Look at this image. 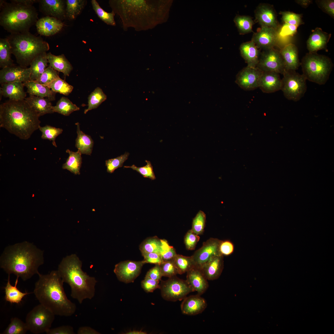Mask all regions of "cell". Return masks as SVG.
Returning <instances> with one entry per match:
<instances>
[{"label":"cell","mask_w":334,"mask_h":334,"mask_svg":"<svg viewBox=\"0 0 334 334\" xmlns=\"http://www.w3.org/2000/svg\"><path fill=\"white\" fill-rule=\"evenodd\" d=\"M112 11L120 16L123 28L137 31L153 29L165 21L171 1L155 0H112Z\"/></svg>","instance_id":"6da1fadb"},{"label":"cell","mask_w":334,"mask_h":334,"mask_svg":"<svg viewBox=\"0 0 334 334\" xmlns=\"http://www.w3.org/2000/svg\"><path fill=\"white\" fill-rule=\"evenodd\" d=\"M43 251L24 241L7 246L1 255L0 266L8 275L14 274L24 281L38 274L44 263Z\"/></svg>","instance_id":"7a4b0ae2"},{"label":"cell","mask_w":334,"mask_h":334,"mask_svg":"<svg viewBox=\"0 0 334 334\" xmlns=\"http://www.w3.org/2000/svg\"><path fill=\"white\" fill-rule=\"evenodd\" d=\"M33 291L40 303L55 315L72 316L75 312V304L67 298L58 271L53 270L43 275L39 272Z\"/></svg>","instance_id":"3957f363"},{"label":"cell","mask_w":334,"mask_h":334,"mask_svg":"<svg viewBox=\"0 0 334 334\" xmlns=\"http://www.w3.org/2000/svg\"><path fill=\"white\" fill-rule=\"evenodd\" d=\"M38 114L24 99L11 100L0 105V127L24 140L41 126Z\"/></svg>","instance_id":"277c9868"},{"label":"cell","mask_w":334,"mask_h":334,"mask_svg":"<svg viewBox=\"0 0 334 334\" xmlns=\"http://www.w3.org/2000/svg\"><path fill=\"white\" fill-rule=\"evenodd\" d=\"M82 267L81 261L76 255L72 254L62 259L58 270L64 283L71 288V297L80 304L85 299L93 298L97 282L94 277L83 271Z\"/></svg>","instance_id":"5b68a950"},{"label":"cell","mask_w":334,"mask_h":334,"mask_svg":"<svg viewBox=\"0 0 334 334\" xmlns=\"http://www.w3.org/2000/svg\"><path fill=\"white\" fill-rule=\"evenodd\" d=\"M0 24L11 34L29 31L38 20L33 6H24L0 1Z\"/></svg>","instance_id":"8992f818"},{"label":"cell","mask_w":334,"mask_h":334,"mask_svg":"<svg viewBox=\"0 0 334 334\" xmlns=\"http://www.w3.org/2000/svg\"><path fill=\"white\" fill-rule=\"evenodd\" d=\"M6 38L17 63L24 68H27L35 58L49 48L47 42L29 31L11 34Z\"/></svg>","instance_id":"52a82bcc"},{"label":"cell","mask_w":334,"mask_h":334,"mask_svg":"<svg viewBox=\"0 0 334 334\" xmlns=\"http://www.w3.org/2000/svg\"><path fill=\"white\" fill-rule=\"evenodd\" d=\"M300 65L306 80L319 85L326 84L333 67L330 58L317 53H307L302 58Z\"/></svg>","instance_id":"ba28073f"},{"label":"cell","mask_w":334,"mask_h":334,"mask_svg":"<svg viewBox=\"0 0 334 334\" xmlns=\"http://www.w3.org/2000/svg\"><path fill=\"white\" fill-rule=\"evenodd\" d=\"M281 79V89L288 100L297 101H299L306 92V79L303 75L296 71L285 69Z\"/></svg>","instance_id":"9c48e42d"},{"label":"cell","mask_w":334,"mask_h":334,"mask_svg":"<svg viewBox=\"0 0 334 334\" xmlns=\"http://www.w3.org/2000/svg\"><path fill=\"white\" fill-rule=\"evenodd\" d=\"M55 315L41 304L35 306L27 315L25 323L32 333L46 332L50 328Z\"/></svg>","instance_id":"30bf717a"},{"label":"cell","mask_w":334,"mask_h":334,"mask_svg":"<svg viewBox=\"0 0 334 334\" xmlns=\"http://www.w3.org/2000/svg\"><path fill=\"white\" fill-rule=\"evenodd\" d=\"M159 288L164 299L173 302L183 300L190 293L193 292L186 280L176 276L166 280H162Z\"/></svg>","instance_id":"8fae6325"},{"label":"cell","mask_w":334,"mask_h":334,"mask_svg":"<svg viewBox=\"0 0 334 334\" xmlns=\"http://www.w3.org/2000/svg\"><path fill=\"white\" fill-rule=\"evenodd\" d=\"M263 72L271 71L283 74L284 62L279 50L272 48L260 52L257 66Z\"/></svg>","instance_id":"7c38bea8"},{"label":"cell","mask_w":334,"mask_h":334,"mask_svg":"<svg viewBox=\"0 0 334 334\" xmlns=\"http://www.w3.org/2000/svg\"><path fill=\"white\" fill-rule=\"evenodd\" d=\"M146 263L144 260L121 261L115 265L114 272L119 281L125 283L133 282L139 275L143 266Z\"/></svg>","instance_id":"4fadbf2b"},{"label":"cell","mask_w":334,"mask_h":334,"mask_svg":"<svg viewBox=\"0 0 334 334\" xmlns=\"http://www.w3.org/2000/svg\"><path fill=\"white\" fill-rule=\"evenodd\" d=\"M221 241L216 238H211L203 243L202 246L191 256L195 267L200 269L212 257L221 255L219 250Z\"/></svg>","instance_id":"5bb4252c"},{"label":"cell","mask_w":334,"mask_h":334,"mask_svg":"<svg viewBox=\"0 0 334 334\" xmlns=\"http://www.w3.org/2000/svg\"><path fill=\"white\" fill-rule=\"evenodd\" d=\"M263 73V71L257 67L247 66L237 74L235 82L244 90H254L259 88Z\"/></svg>","instance_id":"9a60e30c"},{"label":"cell","mask_w":334,"mask_h":334,"mask_svg":"<svg viewBox=\"0 0 334 334\" xmlns=\"http://www.w3.org/2000/svg\"><path fill=\"white\" fill-rule=\"evenodd\" d=\"M277 31L272 28L261 27L254 34L251 41L258 49L265 50L274 48L278 39Z\"/></svg>","instance_id":"2e32d148"},{"label":"cell","mask_w":334,"mask_h":334,"mask_svg":"<svg viewBox=\"0 0 334 334\" xmlns=\"http://www.w3.org/2000/svg\"><path fill=\"white\" fill-rule=\"evenodd\" d=\"M30 69L15 65L1 69L0 71L1 85L16 82L23 83L30 81Z\"/></svg>","instance_id":"e0dca14e"},{"label":"cell","mask_w":334,"mask_h":334,"mask_svg":"<svg viewBox=\"0 0 334 334\" xmlns=\"http://www.w3.org/2000/svg\"><path fill=\"white\" fill-rule=\"evenodd\" d=\"M255 13L256 21L261 27L271 28L278 30L280 25L276 13L272 6L260 4L257 7Z\"/></svg>","instance_id":"ac0fdd59"},{"label":"cell","mask_w":334,"mask_h":334,"mask_svg":"<svg viewBox=\"0 0 334 334\" xmlns=\"http://www.w3.org/2000/svg\"><path fill=\"white\" fill-rule=\"evenodd\" d=\"M200 295H191L183 299L181 305L182 313L185 315H194L203 312L207 306L206 300Z\"/></svg>","instance_id":"d6986e66"},{"label":"cell","mask_w":334,"mask_h":334,"mask_svg":"<svg viewBox=\"0 0 334 334\" xmlns=\"http://www.w3.org/2000/svg\"><path fill=\"white\" fill-rule=\"evenodd\" d=\"M37 31L40 35L50 36L60 32L63 26L61 21L56 18L46 16L39 19L36 24Z\"/></svg>","instance_id":"ffe728a7"},{"label":"cell","mask_w":334,"mask_h":334,"mask_svg":"<svg viewBox=\"0 0 334 334\" xmlns=\"http://www.w3.org/2000/svg\"><path fill=\"white\" fill-rule=\"evenodd\" d=\"M331 34L316 28L312 31L306 42L309 53H317L319 50L325 49L331 38Z\"/></svg>","instance_id":"44dd1931"},{"label":"cell","mask_w":334,"mask_h":334,"mask_svg":"<svg viewBox=\"0 0 334 334\" xmlns=\"http://www.w3.org/2000/svg\"><path fill=\"white\" fill-rule=\"evenodd\" d=\"M41 11L46 16L54 17L59 19H63L66 16L65 3L62 0H40Z\"/></svg>","instance_id":"7402d4cb"},{"label":"cell","mask_w":334,"mask_h":334,"mask_svg":"<svg viewBox=\"0 0 334 334\" xmlns=\"http://www.w3.org/2000/svg\"><path fill=\"white\" fill-rule=\"evenodd\" d=\"M186 281L192 289L196 291L197 294L201 295L207 289L208 284L200 269L194 267L187 272Z\"/></svg>","instance_id":"603a6c76"},{"label":"cell","mask_w":334,"mask_h":334,"mask_svg":"<svg viewBox=\"0 0 334 334\" xmlns=\"http://www.w3.org/2000/svg\"><path fill=\"white\" fill-rule=\"evenodd\" d=\"M223 268V256L218 255L211 258L200 269L207 280H212L219 278Z\"/></svg>","instance_id":"cb8c5ba5"},{"label":"cell","mask_w":334,"mask_h":334,"mask_svg":"<svg viewBox=\"0 0 334 334\" xmlns=\"http://www.w3.org/2000/svg\"><path fill=\"white\" fill-rule=\"evenodd\" d=\"M280 74L274 72H263L259 88L264 93H272L281 89Z\"/></svg>","instance_id":"d4e9b609"},{"label":"cell","mask_w":334,"mask_h":334,"mask_svg":"<svg viewBox=\"0 0 334 334\" xmlns=\"http://www.w3.org/2000/svg\"><path fill=\"white\" fill-rule=\"evenodd\" d=\"M279 52L283 59L285 69L296 71L300 65L298 49L294 44L290 43L281 49Z\"/></svg>","instance_id":"484cf974"},{"label":"cell","mask_w":334,"mask_h":334,"mask_svg":"<svg viewBox=\"0 0 334 334\" xmlns=\"http://www.w3.org/2000/svg\"><path fill=\"white\" fill-rule=\"evenodd\" d=\"M24 86L23 83L20 82L2 84L0 87V95L14 101L24 100L26 93L24 91Z\"/></svg>","instance_id":"4316f807"},{"label":"cell","mask_w":334,"mask_h":334,"mask_svg":"<svg viewBox=\"0 0 334 334\" xmlns=\"http://www.w3.org/2000/svg\"><path fill=\"white\" fill-rule=\"evenodd\" d=\"M239 49L241 55L247 63V66L256 67L260 52L254 43L251 41L243 43Z\"/></svg>","instance_id":"83f0119b"},{"label":"cell","mask_w":334,"mask_h":334,"mask_svg":"<svg viewBox=\"0 0 334 334\" xmlns=\"http://www.w3.org/2000/svg\"><path fill=\"white\" fill-rule=\"evenodd\" d=\"M27 89V92L29 96H35L49 99L54 101L56 93L48 87L35 81H30L23 83Z\"/></svg>","instance_id":"f1b7e54d"},{"label":"cell","mask_w":334,"mask_h":334,"mask_svg":"<svg viewBox=\"0 0 334 334\" xmlns=\"http://www.w3.org/2000/svg\"><path fill=\"white\" fill-rule=\"evenodd\" d=\"M49 66L58 72L62 73L66 77L69 76L73 68L63 54L56 56L51 52L47 54Z\"/></svg>","instance_id":"f546056e"},{"label":"cell","mask_w":334,"mask_h":334,"mask_svg":"<svg viewBox=\"0 0 334 334\" xmlns=\"http://www.w3.org/2000/svg\"><path fill=\"white\" fill-rule=\"evenodd\" d=\"M25 100L39 117L54 113L51 101L47 98L29 96Z\"/></svg>","instance_id":"4dcf8cb0"},{"label":"cell","mask_w":334,"mask_h":334,"mask_svg":"<svg viewBox=\"0 0 334 334\" xmlns=\"http://www.w3.org/2000/svg\"><path fill=\"white\" fill-rule=\"evenodd\" d=\"M19 277H17L14 285H11L10 281V275H8L7 281L4 287L5 298L6 301L11 304H19L22 301L23 298L26 295L31 293L27 292H22L17 287V285Z\"/></svg>","instance_id":"1f68e13d"},{"label":"cell","mask_w":334,"mask_h":334,"mask_svg":"<svg viewBox=\"0 0 334 334\" xmlns=\"http://www.w3.org/2000/svg\"><path fill=\"white\" fill-rule=\"evenodd\" d=\"M46 52H44L35 58L32 62L30 69V81H35L44 72L47 67L48 61Z\"/></svg>","instance_id":"d6a6232c"},{"label":"cell","mask_w":334,"mask_h":334,"mask_svg":"<svg viewBox=\"0 0 334 334\" xmlns=\"http://www.w3.org/2000/svg\"><path fill=\"white\" fill-rule=\"evenodd\" d=\"M77 137L75 140V147L82 154L91 155L94 142L91 137L80 130L79 123H76Z\"/></svg>","instance_id":"836d02e7"},{"label":"cell","mask_w":334,"mask_h":334,"mask_svg":"<svg viewBox=\"0 0 334 334\" xmlns=\"http://www.w3.org/2000/svg\"><path fill=\"white\" fill-rule=\"evenodd\" d=\"M66 152L69 153V156L66 162L63 164L62 168L75 175H79L82 163V153L79 150L76 152H73L68 149L66 150Z\"/></svg>","instance_id":"e575fe53"},{"label":"cell","mask_w":334,"mask_h":334,"mask_svg":"<svg viewBox=\"0 0 334 334\" xmlns=\"http://www.w3.org/2000/svg\"><path fill=\"white\" fill-rule=\"evenodd\" d=\"M12 52L10 43L6 39H0V67L2 69L15 65L11 58Z\"/></svg>","instance_id":"d590c367"},{"label":"cell","mask_w":334,"mask_h":334,"mask_svg":"<svg viewBox=\"0 0 334 334\" xmlns=\"http://www.w3.org/2000/svg\"><path fill=\"white\" fill-rule=\"evenodd\" d=\"M52 108L54 112H57L65 116H69L73 112L80 109L67 97L64 96L61 97L56 105L53 106Z\"/></svg>","instance_id":"8d00e7d4"},{"label":"cell","mask_w":334,"mask_h":334,"mask_svg":"<svg viewBox=\"0 0 334 334\" xmlns=\"http://www.w3.org/2000/svg\"><path fill=\"white\" fill-rule=\"evenodd\" d=\"M161 247V239L155 236L144 240L140 245L139 249L141 253L156 252L160 254Z\"/></svg>","instance_id":"74e56055"},{"label":"cell","mask_w":334,"mask_h":334,"mask_svg":"<svg viewBox=\"0 0 334 334\" xmlns=\"http://www.w3.org/2000/svg\"><path fill=\"white\" fill-rule=\"evenodd\" d=\"M107 99V96L102 89L97 87L89 95L88 98V108L84 111L86 114L89 111L97 108Z\"/></svg>","instance_id":"f35d334b"},{"label":"cell","mask_w":334,"mask_h":334,"mask_svg":"<svg viewBox=\"0 0 334 334\" xmlns=\"http://www.w3.org/2000/svg\"><path fill=\"white\" fill-rule=\"evenodd\" d=\"M233 21L240 34H245L252 32L254 22L250 16L237 15Z\"/></svg>","instance_id":"ab89813d"},{"label":"cell","mask_w":334,"mask_h":334,"mask_svg":"<svg viewBox=\"0 0 334 334\" xmlns=\"http://www.w3.org/2000/svg\"><path fill=\"white\" fill-rule=\"evenodd\" d=\"M177 269L178 274L187 272L195 266L191 256H186L177 254L172 259Z\"/></svg>","instance_id":"60d3db41"},{"label":"cell","mask_w":334,"mask_h":334,"mask_svg":"<svg viewBox=\"0 0 334 334\" xmlns=\"http://www.w3.org/2000/svg\"><path fill=\"white\" fill-rule=\"evenodd\" d=\"M85 1L83 0H66V16L72 20L80 13L83 9Z\"/></svg>","instance_id":"b9f144b4"},{"label":"cell","mask_w":334,"mask_h":334,"mask_svg":"<svg viewBox=\"0 0 334 334\" xmlns=\"http://www.w3.org/2000/svg\"><path fill=\"white\" fill-rule=\"evenodd\" d=\"M26 323L17 317L12 318L11 322L2 334H25L28 331Z\"/></svg>","instance_id":"7bdbcfd3"},{"label":"cell","mask_w":334,"mask_h":334,"mask_svg":"<svg viewBox=\"0 0 334 334\" xmlns=\"http://www.w3.org/2000/svg\"><path fill=\"white\" fill-rule=\"evenodd\" d=\"M91 2L96 13L102 21L108 25H116L114 18L115 14L113 11L110 13L107 12L101 7L96 0H92Z\"/></svg>","instance_id":"ee69618b"},{"label":"cell","mask_w":334,"mask_h":334,"mask_svg":"<svg viewBox=\"0 0 334 334\" xmlns=\"http://www.w3.org/2000/svg\"><path fill=\"white\" fill-rule=\"evenodd\" d=\"M45 86L56 93L58 92L65 96L68 95L73 89V86L60 77Z\"/></svg>","instance_id":"f6af8a7d"},{"label":"cell","mask_w":334,"mask_h":334,"mask_svg":"<svg viewBox=\"0 0 334 334\" xmlns=\"http://www.w3.org/2000/svg\"><path fill=\"white\" fill-rule=\"evenodd\" d=\"M39 129L42 133L41 139L52 141L53 145L57 147L55 139L56 137L62 133V129L49 125H46L43 127L40 126Z\"/></svg>","instance_id":"bcb514c9"},{"label":"cell","mask_w":334,"mask_h":334,"mask_svg":"<svg viewBox=\"0 0 334 334\" xmlns=\"http://www.w3.org/2000/svg\"><path fill=\"white\" fill-rule=\"evenodd\" d=\"M279 14L282 16V20L285 24L297 27L304 24L302 15L289 11H281Z\"/></svg>","instance_id":"7dc6e473"},{"label":"cell","mask_w":334,"mask_h":334,"mask_svg":"<svg viewBox=\"0 0 334 334\" xmlns=\"http://www.w3.org/2000/svg\"><path fill=\"white\" fill-rule=\"evenodd\" d=\"M206 215L202 211H199L193 218L191 229L195 234L199 235L204 232L205 227Z\"/></svg>","instance_id":"c3c4849f"},{"label":"cell","mask_w":334,"mask_h":334,"mask_svg":"<svg viewBox=\"0 0 334 334\" xmlns=\"http://www.w3.org/2000/svg\"><path fill=\"white\" fill-rule=\"evenodd\" d=\"M129 155V153L126 152L116 158L106 160L105 166L107 172L111 173L116 169L122 167L124 163L128 159Z\"/></svg>","instance_id":"681fc988"},{"label":"cell","mask_w":334,"mask_h":334,"mask_svg":"<svg viewBox=\"0 0 334 334\" xmlns=\"http://www.w3.org/2000/svg\"><path fill=\"white\" fill-rule=\"evenodd\" d=\"M59 77V72L49 66L35 81L45 86Z\"/></svg>","instance_id":"f907efd6"},{"label":"cell","mask_w":334,"mask_h":334,"mask_svg":"<svg viewBox=\"0 0 334 334\" xmlns=\"http://www.w3.org/2000/svg\"><path fill=\"white\" fill-rule=\"evenodd\" d=\"M145 162L147 163V165L144 166L138 167L133 165L131 166H124V167L131 168L133 170L136 171L144 178H148L152 180H155L156 177L151 162L147 160H145Z\"/></svg>","instance_id":"816d5d0a"},{"label":"cell","mask_w":334,"mask_h":334,"mask_svg":"<svg viewBox=\"0 0 334 334\" xmlns=\"http://www.w3.org/2000/svg\"><path fill=\"white\" fill-rule=\"evenodd\" d=\"M160 265L163 276L170 278L178 274L177 268L172 259L164 261Z\"/></svg>","instance_id":"f5cc1de1"},{"label":"cell","mask_w":334,"mask_h":334,"mask_svg":"<svg viewBox=\"0 0 334 334\" xmlns=\"http://www.w3.org/2000/svg\"><path fill=\"white\" fill-rule=\"evenodd\" d=\"M161 250L160 253L164 261L172 260L177 254L174 248L170 246L167 241L161 240Z\"/></svg>","instance_id":"db71d44e"},{"label":"cell","mask_w":334,"mask_h":334,"mask_svg":"<svg viewBox=\"0 0 334 334\" xmlns=\"http://www.w3.org/2000/svg\"><path fill=\"white\" fill-rule=\"evenodd\" d=\"M199 239V235L193 232L191 229L189 230L186 233L184 239L186 248L190 250H194Z\"/></svg>","instance_id":"11a10c76"},{"label":"cell","mask_w":334,"mask_h":334,"mask_svg":"<svg viewBox=\"0 0 334 334\" xmlns=\"http://www.w3.org/2000/svg\"><path fill=\"white\" fill-rule=\"evenodd\" d=\"M315 2L318 6L323 11L328 15L332 18L334 17V0H317Z\"/></svg>","instance_id":"9f6ffc18"},{"label":"cell","mask_w":334,"mask_h":334,"mask_svg":"<svg viewBox=\"0 0 334 334\" xmlns=\"http://www.w3.org/2000/svg\"><path fill=\"white\" fill-rule=\"evenodd\" d=\"M234 246L233 243L229 240H221L219 245V252L222 256H229L234 251Z\"/></svg>","instance_id":"6f0895ef"},{"label":"cell","mask_w":334,"mask_h":334,"mask_svg":"<svg viewBox=\"0 0 334 334\" xmlns=\"http://www.w3.org/2000/svg\"><path fill=\"white\" fill-rule=\"evenodd\" d=\"M159 281L145 277L141 282V286L146 292H152L156 289L159 288Z\"/></svg>","instance_id":"680465c9"},{"label":"cell","mask_w":334,"mask_h":334,"mask_svg":"<svg viewBox=\"0 0 334 334\" xmlns=\"http://www.w3.org/2000/svg\"><path fill=\"white\" fill-rule=\"evenodd\" d=\"M142 254L146 263L160 265L164 261L159 253L152 252L143 253Z\"/></svg>","instance_id":"91938a15"},{"label":"cell","mask_w":334,"mask_h":334,"mask_svg":"<svg viewBox=\"0 0 334 334\" xmlns=\"http://www.w3.org/2000/svg\"><path fill=\"white\" fill-rule=\"evenodd\" d=\"M47 334H74L73 328L69 325H64L50 328L46 332Z\"/></svg>","instance_id":"94428289"},{"label":"cell","mask_w":334,"mask_h":334,"mask_svg":"<svg viewBox=\"0 0 334 334\" xmlns=\"http://www.w3.org/2000/svg\"><path fill=\"white\" fill-rule=\"evenodd\" d=\"M162 276H163L160 265L156 264L147 272L145 277L153 280L160 281L161 280Z\"/></svg>","instance_id":"6125c7cd"},{"label":"cell","mask_w":334,"mask_h":334,"mask_svg":"<svg viewBox=\"0 0 334 334\" xmlns=\"http://www.w3.org/2000/svg\"><path fill=\"white\" fill-rule=\"evenodd\" d=\"M78 334H100L93 328L88 326H83L79 328L77 330Z\"/></svg>","instance_id":"be15d7a7"},{"label":"cell","mask_w":334,"mask_h":334,"mask_svg":"<svg viewBox=\"0 0 334 334\" xmlns=\"http://www.w3.org/2000/svg\"><path fill=\"white\" fill-rule=\"evenodd\" d=\"M36 0H12L11 2L24 6H32L35 3L38 2Z\"/></svg>","instance_id":"e7e4bbea"},{"label":"cell","mask_w":334,"mask_h":334,"mask_svg":"<svg viewBox=\"0 0 334 334\" xmlns=\"http://www.w3.org/2000/svg\"><path fill=\"white\" fill-rule=\"evenodd\" d=\"M295 2L304 8H306L312 3V0H296Z\"/></svg>","instance_id":"03108f58"},{"label":"cell","mask_w":334,"mask_h":334,"mask_svg":"<svg viewBox=\"0 0 334 334\" xmlns=\"http://www.w3.org/2000/svg\"><path fill=\"white\" fill-rule=\"evenodd\" d=\"M126 334H146L147 333L141 331H133L126 333Z\"/></svg>","instance_id":"003e7915"}]
</instances>
